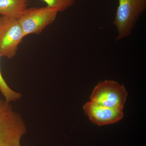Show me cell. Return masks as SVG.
Segmentation results:
<instances>
[{
  "label": "cell",
  "mask_w": 146,
  "mask_h": 146,
  "mask_svg": "<svg viewBox=\"0 0 146 146\" xmlns=\"http://www.w3.org/2000/svg\"><path fill=\"white\" fill-rule=\"evenodd\" d=\"M27 132L22 115L11 103L0 99V146H21L22 138Z\"/></svg>",
  "instance_id": "1"
},
{
  "label": "cell",
  "mask_w": 146,
  "mask_h": 146,
  "mask_svg": "<svg viewBox=\"0 0 146 146\" xmlns=\"http://www.w3.org/2000/svg\"><path fill=\"white\" fill-rule=\"evenodd\" d=\"M118 1L112 22L117 33V41L131 35L137 21L146 9V0H118Z\"/></svg>",
  "instance_id": "2"
},
{
  "label": "cell",
  "mask_w": 146,
  "mask_h": 146,
  "mask_svg": "<svg viewBox=\"0 0 146 146\" xmlns=\"http://www.w3.org/2000/svg\"><path fill=\"white\" fill-rule=\"evenodd\" d=\"M127 96L123 85L114 80H105L100 82L95 86L90 100L106 107L123 109Z\"/></svg>",
  "instance_id": "3"
},
{
  "label": "cell",
  "mask_w": 146,
  "mask_h": 146,
  "mask_svg": "<svg viewBox=\"0 0 146 146\" xmlns=\"http://www.w3.org/2000/svg\"><path fill=\"white\" fill-rule=\"evenodd\" d=\"M24 35L18 19L0 17V56L12 58L16 55Z\"/></svg>",
  "instance_id": "4"
},
{
  "label": "cell",
  "mask_w": 146,
  "mask_h": 146,
  "mask_svg": "<svg viewBox=\"0 0 146 146\" xmlns=\"http://www.w3.org/2000/svg\"><path fill=\"white\" fill-rule=\"evenodd\" d=\"M57 11L48 6L27 9L18 19L23 32L24 36L39 34L56 19Z\"/></svg>",
  "instance_id": "5"
},
{
  "label": "cell",
  "mask_w": 146,
  "mask_h": 146,
  "mask_svg": "<svg viewBox=\"0 0 146 146\" xmlns=\"http://www.w3.org/2000/svg\"><path fill=\"white\" fill-rule=\"evenodd\" d=\"M83 109L91 121L99 126L117 122L124 116L123 109L106 107L91 101L84 105Z\"/></svg>",
  "instance_id": "6"
},
{
  "label": "cell",
  "mask_w": 146,
  "mask_h": 146,
  "mask_svg": "<svg viewBox=\"0 0 146 146\" xmlns=\"http://www.w3.org/2000/svg\"><path fill=\"white\" fill-rule=\"evenodd\" d=\"M28 5V0H0V16L18 19Z\"/></svg>",
  "instance_id": "7"
},
{
  "label": "cell",
  "mask_w": 146,
  "mask_h": 146,
  "mask_svg": "<svg viewBox=\"0 0 146 146\" xmlns=\"http://www.w3.org/2000/svg\"><path fill=\"white\" fill-rule=\"evenodd\" d=\"M1 57V56H0ZM0 91L5 101L9 103L12 102L18 101L22 98V94L19 92L14 91L9 87L6 82L1 72L0 69Z\"/></svg>",
  "instance_id": "8"
},
{
  "label": "cell",
  "mask_w": 146,
  "mask_h": 146,
  "mask_svg": "<svg viewBox=\"0 0 146 146\" xmlns=\"http://www.w3.org/2000/svg\"><path fill=\"white\" fill-rule=\"evenodd\" d=\"M47 6L54 9L58 12L67 10L76 3V0H42Z\"/></svg>",
  "instance_id": "9"
},
{
  "label": "cell",
  "mask_w": 146,
  "mask_h": 146,
  "mask_svg": "<svg viewBox=\"0 0 146 146\" xmlns=\"http://www.w3.org/2000/svg\"></svg>",
  "instance_id": "10"
}]
</instances>
